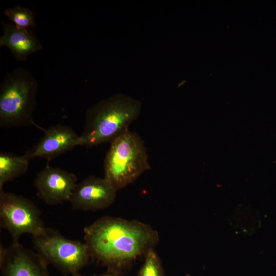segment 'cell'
<instances>
[{
    "label": "cell",
    "instance_id": "1",
    "mask_svg": "<svg viewBox=\"0 0 276 276\" xmlns=\"http://www.w3.org/2000/svg\"><path fill=\"white\" fill-rule=\"evenodd\" d=\"M83 231L91 257L116 273L154 249L159 241L158 233L151 225L110 216L98 219Z\"/></svg>",
    "mask_w": 276,
    "mask_h": 276
},
{
    "label": "cell",
    "instance_id": "2",
    "mask_svg": "<svg viewBox=\"0 0 276 276\" xmlns=\"http://www.w3.org/2000/svg\"><path fill=\"white\" fill-rule=\"evenodd\" d=\"M141 109L140 101L122 94L99 102L86 111L81 146L93 147L111 142L129 130Z\"/></svg>",
    "mask_w": 276,
    "mask_h": 276
},
{
    "label": "cell",
    "instance_id": "3",
    "mask_svg": "<svg viewBox=\"0 0 276 276\" xmlns=\"http://www.w3.org/2000/svg\"><path fill=\"white\" fill-rule=\"evenodd\" d=\"M38 84L27 70L17 68L6 75L0 87V126L11 128L35 126L34 120Z\"/></svg>",
    "mask_w": 276,
    "mask_h": 276
},
{
    "label": "cell",
    "instance_id": "4",
    "mask_svg": "<svg viewBox=\"0 0 276 276\" xmlns=\"http://www.w3.org/2000/svg\"><path fill=\"white\" fill-rule=\"evenodd\" d=\"M150 169L144 143L128 130L110 142L104 162V177L118 191Z\"/></svg>",
    "mask_w": 276,
    "mask_h": 276
},
{
    "label": "cell",
    "instance_id": "5",
    "mask_svg": "<svg viewBox=\"0 0 276 276\" xmlns=\"http://www.w3.org/2000/svg\"><path fill=\"white\" fill-rule=\"evenodd\" d=\"M32 240L36 252L64 274L78 273L91 257L85 243L66 238L55 229L45 227Z\"/></svg>",
    "mask_w": 276,
    "mask_h": 276
},
{
    "label": "cell",
    "instance_id": "6",
    "mask_svg": "<svg viewBox=\"0 0 276 276\" xmlns=\"http://www.w3.org/2000/svg\"><path fill=\"white\" fill-rule=\"evenodd\" d=\"M40 209L30 199L0 190V227L11 235L13 242L29 234L32 237L45 228Z\"/></svg>",
    "mask_w": 276,
    "mask_h": 276
},
{
    "label": "cell",
    "instance_id": "7",
    "mask_svg": "<svg viewBox=\"0 0 276 276\" xmlns=\"http://www.w3.org/2000/svg\"><path fill=\"white\" fill-rule=\"evenodd\" d=\"M49 264L38 252L13 242L7 247L0 245L2 276H50Z\"/></svg>",
    "mask_w": 276,
    "mask_h": 276
},
{
    "label": "cell",
    "instance_id": "8",
    "mask_svg": "<svg viewBox=\"0 0 276 276\" xmlns=\"http://www.w3.org/2000/svg\"><path fill=\"white\" fill-rule=\"evenodd\" d=\"M117 192L104 177L90 175L77 183L69 201L74 210H102L113 204Z\"/></svg>",
    "mask_w": 276,
    "mask_h": 276
},
{
    "label": "cell",
    "instance_id": "9",
    "mask_svg": "<svg viewBox=\"0 0 276 276\" xmlns=\"http://www.w3.org/2000/svg\"><path fill=\"white\" fill-rule=\"evenodd\" d=\"M77 182L75 174L47 164L37 173L34 186L38 198L47 204L57 205L70 200Z\"/></svg>",
    "mask_w": 276,
    "mask_h": 276
},
{
    "label": "cell",
    "instance_id": "10",
    "mask_svg": "<svg viewBox=\"0 0 276 276\" xmlns=\"http://www.w3.org/2000/svg\"><path fill=\"white\" fill-rule=\"evenodd\" d=\"M43 131L44 134L38 142L25 153L29 159L40 157L50 160L81 146L80 136L68 126L55 125Z\"/></svg>",
    "mask_w": 276,
    "mask_h": 276
},
{
    "label": "cell",
    "instance_id": "11",
    "mask_svg": "<svg viewBox=\"0 0 276 276\" xmlns=\"http://www.w3.org/2000/svg\"><path fill=\"white\" fill-rule=\"evenodd\" d=\"M2 25L4 34L0 38V45L8 48L17 60H24L42 49L30 30L18 28L12 22H3Z\"/></svg>",
    "mask_w": 276,
    "mask_h": 276
},
{
    "label": "cell",
    "instance_id": "12",
    "mask_svg": "<svg viewBox=\"0 0 276 276\" xmlns=\"http://www.w3.org/2000/svg\"><path fill=\"white\" fill-rule=\"evenodd\" d=\"M29 159L25 155L0 153V190L7 182L25 173L28 168Z\"/></svg>",
    "mask_w": 276,
    "mask_h": 276
},
{
    "label": "cell",
    "instance_id": "13",
    "mask_svg": "<svg viewBox=\"0 0 276 276\" xmlns=\"http://www.w3.org/2000/svg\"><path fill=\"white\" fill-rule=\"evenodd\" d=\"M4 14L18 28L29 29L35 26L34 14L29 8L16 6L5 9Z\"/></svg>",
    "mask_w": 276,
    "mask_h": 276
},
{
    "label": "cell",
    "instance_id": "14",
    "mask_svg": "<svg viewBox=\"0 0 276 276\" xmlns=\"http://www.w3.org/2000/svg\"><path fill=\"white\" fill-rule=\"evenodd\" d=\"M144 257L137 276H166L162 261L154 249L147 252Z\"/></svg>",
    "mask_w": 276,
    "mask_h": 276
},
{
    "label": "cell",
    "instance_id": "15",
    "mask_svg": "<svg viewBox=\"0 0 276 276\" xmlns=\"http://www.w3.org/2000/svg\"><path fill=\"white\" fill-rule=\"evenodd\" d=\"M72 276H84V275H80L78 273L73 274L72 275ZM92 276H119V275L118 273L110 272V271H108L107 273H105L100 275H94Z\"/></svg>",
    "mask_w": 276,
    "mask_h": 276
},
{
    "label": "cell",
    "instance_id": "16",
    "mask_svg": "<svg viewBox=\"0 0 276 276\" xmlns=\"http://www.w3.org/2000/svg\"><path fill=\"white\" fill-rule=\"evenodd\" d=\"M186 276H190V275H188V274H187V275H186Z\"/></svg>",
    "mask_w": 276,
    "mask_h": 276
}]
</instances>
